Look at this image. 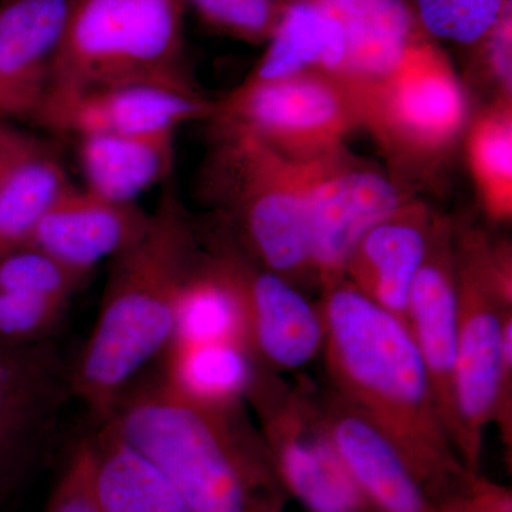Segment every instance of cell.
I'll use <instances>...</instances> for the list:
<instances>
[{
  "instance_id": "cell-1",
  "label": "cell",
  "mask_w": 512,
  "mask_h": 512,
  "mask_svg": "<svg viewBox=\"0 0 512 512\" xmlns=\"http://www.w3.org/2000/svg\"><path fill=\"white\" fill-rule=\"evenodd\" d=\"M322 352L332 392L382 431L434 503L470 483L451 443L409 326L348 281L323 291Z\"/></svg>"
},
{
  "instance_id": "cell-2",
  "label": "cell",
  "mask_w": 512,
  "mask_h": 512,
  "mask_svg": "<svg viewBox=\"0 0 512 512\" xmlns=\"http://www.w3.org/2000/svg\"><path fill=\"white\" fill-rule=\"evenodd\" d=\"M156 468L192 512H284L285 493L244 406L215 407L143 373L97 421Z\"/></svg>"
},
{
  "instance_id": "cell-3",
  "label": "cell",
  "mask_w": 512,
  "mask_h": 512,
  "mask_svg": "<svg viewBox=\"0 0 512 512\" xmlns=\"http://www.w3.org/2000/svg\"><path fill=\"white\" fill-rule=\"evenodd\" d=\"M200 258L197 222L168 185L140 237L110 259L96 323L69 367L70 392L96 423L170 345L178 296Z\"/></svg>"
},
{
  "instance_id": "cell-4",
  "label": "cell",
  "mask_w": 512,
  "mask_h": 512,
  "mask_svg": "<svg viewBox=\"0 0 512 512\" xmlns=\"http://www.w3.org/2000/svg\"><path fill=\"white\" fill-rule=\"evenodd\" d=\"M202 198L239 244L293 285L312 281L308 165L237 128L215 124L200 174Z\"/></svg>"
},
{
  "instance_id": "cell-5",
  "label": "cell",
  "mask_w": 512,
  "mask_h": 512,
  "mask_svg": "<svg viewBox=\"0 0 512 512\" xmlns=\"http://www.w3.org/2000/svg\"><path fill=\"white\" fill-rule=\"evenodd\" d=\"M184 10L183 0H72L46 97L121 86L204 97L185 59Z\"/></svg>"
},
{
  "instance_id": "cell-6",
  "label": "cell",
  "mask_w": 512,
  "mask_h": 512,
  "mask_svg": "<svg viewBox=\"0 0 512 512\" xmlns=\"http://www.w3.org/2000/svg\"><path fill=\"white\" fill-rule=\"evenodd\" d=\"M457 357L454 370V447L467 470L480 474L484 434L511 414L512 359L504 332L512 318L511 248L484 232L456 229Z\"/></svg>"
},
{
  "instance_id": "cell-7",
  "label": "cell",
  "mask_w": 512,
  "mask_h": 512,
  "mask_svg": "<svg viewBox=\"0 0 512 512\" xmlns=\"http://www.w3.org/2000/svg\"><path fill=\"white\" fill-rule=\"evenodd\" d=\"M360 113L403 185V177L427 175L450 156L466 134L470 103L450 57L423 36L366 94Z\"/></svg>"
},
{
  "instance_id": "cell-8",
  "label": "cell",
  "mask_w": 512,
  "mask_h": 512,
  "mask_svg": "<svg viewBox=\"0 0 512 512\" xmlns=\"http://www.w3.org/2000/svg\"><path fill=\"white\" fill-rule=\"evenodd\" d=\"M247 402L288 497L311 512H372L333 443L315 390L261 367Z\"/></svg>"
},
{
  "instance_id": "cell-9",
  "label": "cell",
  "mask_w": 512,
  "mask_h": 512,
  "mask_svg": "<svg viewBox=\"0 0 512 512\" xmlns=\"http://www.w3.org/2000/svg\"><path fill=\"white\" fill-rule=\"evenodd\" d=\"M214 124L237 128L282 156L309 161L346 146L362 127L353 94L326 74L247 79L214 103Z\"/></svg>"
},
{
  "instance_id": "cell-10",
  "label": "cell",
  "mask_w": 512,
  "mask_h": 512,
  "mask_svg": "<svg viewBox=\"0 0 512 512\" xmlns=\"http://www.w3.org/2000/svg\"><path fill=\"white\" fill-rule=\"evenodd\" d=\"M202 251L241 306L252 355L271 372L296 370L322 352V313L298 286L245 251L224 221L197 224Z\"/></svg>"
},
{
  "instance_id": "cell-11",
  "label": "cell",
  "mask_w": 512,
  "mask_h": 512,
  "mask_svg": "<svg viewBox=\"0 0 512 512\" xmlns=\"http://www.w3.org/2000/svg\"><path fill=\"white\" fill-rule=\"evenodd\" d=\"M306 165L312 278L326 291L345 281L357 241L414 195L346 146Z\"/></svg>"
},
{
  "instance_id": "cell-12",
  "label": "cell",
  "mask_w": 512,
  "mask_h": 512,
  "mask_svg": "<svg viewBox=\"0 0 512 512\" xmlns=\"http://www.w3.org/2000/svg\"><path fill=\"white\" fill-rule=\"evenodd\" d=\"M457 313L456 227L444 215L434 214L429 247L410 289L406 323L453 446Z\"/></svg>"
},
{
  "instance_id": "cell-13",
  "label": "cell",
  "mask_w": 512,
  "mask_h": 512,
  "mask_svg": "<svg viewBox=\"0 0 512 512\" xmlns=\"http://www.w3.org/2000/svg\"><path fill=\"white\" fill-rule=\"evenodd\" d=\"M214 101L147 86L106 87L46 97L33 123L86 136L177 133L190 121L210 119Z\"/></svg>"
},
{
  "instance_id": "cell-14",
  "label": "cell",
  "mask_w": 512,
  "mask_h": 512,
  "mask_svg": "<svg viewBox=\"0 0 512 512\" xmlns=\"http://www.w3.org/2000/svg\"><path fill=\"white\" fill-rule=\"evenodd\" d=\"M148 218L136 202L113 201L69 183L43 212L28 245L90 278L100 262L140 237Z\"/></svg>"
},
{
  "instance_id": "cell-15",
  "label": "cell",
  "mask_w": 512,
  "mask_h": 512,
  "mask_svg": "<svg viewBox=\"0 0 512 512\" xmlns=\"http://www.w3.org/2000/svg\"><path fill=\"white\" fill-rule=\"evenodd\" d=\"M72 0H0V120L35 119Z\"/></svg>"
},
{
  "instance_id": "cell-16",
  "label": "cell",
  "mask_w": 512,
  "mask_h": 512,
  "mask_svg": "<svg viewBox=\"0 0 512 512\" xmlns=\"http://www.w3.org/2000/svg\"><path fill=\"white\" fill-rule=\"evenodd\" d=\"M323 414L343 463L372 512H443L400 451L338 394L322 396Z\"/></svg>"
},
{
  "instance_id": "cell-17",
  "label": "cell",
  "mask_w": 512,
  "mask_h": 512,
  "mask_svg": "<svg viewBox=\"0 0 512 512\" xmlns=\"http://www.w3.org/2000/svg\"><path fill=\"white\" fill-rule=\"evenodd\" d=\"M434 212L410 198L357 241L345 281L384 311L406 322L414 278L429 247Z\"/></svg>"
},
{
  "instance_id": "cell-18",
  "label": "cell",
  "mask_w": 512,
  "mask_h": 512,
  "mask_svg": "<svg viewBox=\"0 0 512 512\" xmlns=\"http://www.w3.org/2000/svg\"><path fill=\"white\" fill-rule=\"evenodd\" d=\"M67 396L69 367L52 342L25 348L0 343V457L20 460L49 430Z\"/></svg>"
},
{
  "instance_id": "cell-19",
  "label": "cell",
  "mask_w": 512,
  "mask_h": 512,
  "mask_svg": "<svg viewBox=\"0 0 512 512\" xmlns=\"http://www.w3.org/2000/svg\"><path fill=\"white\" fill-rule=\"evenodd\" d=\"M338 20L346 56L339 82L362 103L406 55L421 29L407 0H320ZM362 114V113H360Z\"/></svg>"
},
{
  "instance_id": "cell-20",
  "label": "cell",
  "mask_w": 512,
  "mask_h": 512,
  "mask_svg": "<svg viewBox=\"0 0 512 512\" xmlns=\"http://www.w3.org/2000/svg\"><path fill=\"white\" fill-rule=\"evenodd\" d=\"M160 362L158 372L171 389L215 407L244 406L261 369L239 342H171Z\"/></svg>"
},
{
  "instance_id": "cell-21",
  "label": "cell",
  "mask_w": 512,
  "mask_h": 512,
  "mask_svg": "<svg viewBox=\"0 0 512 512\" xmlns=\"http://www.w3.org/2000/svg\"><path fill=\"white\" fill-rule=\"evenodd\" d=\"M174 133L79 138V160L89 190L119 202H136L174 167Z\"/></svg>"
},
{
  "instance_id": "cell-22",
  "label": "cell",
  "mask_w": 512,
  "mask_h": 512,
  "mask_svg": "<svg viewBox=\"0 0 512 512\" xmlns=\"http://www.w3.org/2000/svg\"><path fill=\"white\" fill-rule=\"evenodd\" d=\"M345 56V36L328 8L320 0H292L248 77L264 80L318 72L339 82Z\"/></svg>"
},
{
  "instance_id": "cell-23",
  "label": "cell",
  "mask_w": 512,
  "mask_h": 512,
  "mask_svg": "<svg viewBox=\"0 0 512 512\" xmlns=\"http://www.w3.org/2000/svg\"><path fill=\"white\" fill-rule=\"evenodd\" d=\"M92 434L94 488L103 512H192L173 485L104 424Z\"/></svg>"
},
{
  "instance_id": "cell-24",
  "label": "cell",
  "mask_w": 512,
  "mask_h": 512,
  "mask_svg": "<svg viewBox=\"0 0 512 512\" xmlns=\"http://www.w3.org/2000/svg\"><path fill=\"white\" fill-rule=\"evenodd\" d=\"M467 158L485 214L512 217V99L498 97L468 121Z\"/></svg>"
},
{
  "instance_id": "cell-25",
  "label": "cell",
  "mask_w": 512,
  "mask_h": 512,
  "mask_svg": "<svg viewBox=\"0 0 512 512\" xmlns=\"http://www.w3.org/2000/svg\"><path fill=\"white\" fill-rule=\"evenodd\" d=\"M59 158L43 143L0 185V259L26 247L43 212L69 184Z\"/></svg>"
},
{
  "instance_id": "cell-26",
  "label": "cell",
  "mask_w": 512,
  "mask_h": 512,
  "mask_svg": "<svg viewBox=\"0 0 512 512\" xmlns=\"http://www.w3.org/2000/svg\"><path fill=\"white\" fill-rule=\"evenodd\" d=\"M171 342H239L248 346L237 296L202 247L200 261L178 296Z\"/></svg>"
},
{
  "instance_id": "cell-27",
  "label": "cell",
  "mask_w": 512,
  "mask_h": 512,
  "mask_svg": "<svg viewBox=\"0 0 512 512\" xmlns=\"http://www.w3.org/2000/svg\"><path fill=\"white\" fill-rule=\"evenodd\" d=\"M427 36L468 49L476 45L512 0H407Z\"/></svg>"
},
{
  "instance_id": "cell-28",
  "label": "cell",
  "mask_w": 512,
  "mask_h": 512,
  "mask_svg": "<svg viewBox=\"0 0 512 512\" xmlns=\"http://www.w3.org/2000/svg\"><path fill=\"white\" fill-rule=\"evenodd\" d=\"M89 281L42 249L26 245L0 259V291L72 301Z\"/></svg>"
},
{
  "instance_id": "cell-29",
  "label": "cell",
  "mask_w": 512,
  "mask_h": 512,
  "mask_svg": "<svg viewBox=\"0 0 512 512\" xmlns=\"http://www.w3.org/2000/svg\"><path fill=\"white\" fill-rule=\"evenodd\" d=\"M183 3L208 28L249 45L268 43L288 5L281 0H183Z\"/></svg>"
},
{
  "instance_id": "cell-30",
  "label": "cell",
  "mask_w": 512,
  "mask_h": 512,
  "mask_svg": "<svg viewBox=\"0 0 512 512\" xmlns=\"http://www.w3.org/2000/svg\"><path fill=\"white\" fill-rule=\"evenodd\" d=\"M69 306L59 299L0 291V343L25 348L52 342Z\"/></svg>"
},
{
  "instance_id": "cell-31",
  "label": "cell",
  "mask_w": 512,
  "mask_h": 512,
  "mask_svg": "<svg viewBox=\"0 0 512 512\" xmlns=\"http://www.w3.org/2000/svg\"><path fill=\"white\" fill-rule=\"evenodd\" d=\"M45 512H103L94 488L92 434L74 444L47 500Z\"/></svg>"
},
{
  "instance_id": "cell-32",
  "label": "cell",
  "mask_w": 512,
  "mask_h": 512,
  "mask_svg": "<svg viewBox=\"0 0 512 512\" xmlns=\"http://www.w3.org/2000/svg\"><path fill=\"white\" fill-rule=\"evenodd\" d=\"M476 76L493 90V99H512V3L480 40L468 47Z\"/></svg>"
},
{
  "instance_id": "cell-33",
  "label": "cell",
  "mask_w": 512,
  "mask_h": 512,
  "mask_svg": "<svg viewBox=\"0 0 512 512\" xmlns=\"http://www.w3.org/2000/svg\"><path fill=\"white\" fill-rule=\"evenodd\" d=\"M443 512H512L508 488L474 474L463 493L441 505Z\"/></svg>"
},
{
  "instance_id": "cell-34",
  "label": "cell",
  "mask_w": 512,
  "mask_h": 512,
  "mask_svg": "<svg viewBox=\"0 0 512 512\" xmlns=\"http://www.w3.org/2000/svg\"><path fill=\"white\" fill-rule=\"evenodd\" d=\"M37 143V138L12 126L9 121L0 120V185Z\"/></svg>"
},
{
  "instance_id": "cell-35",
  "label": "cell",
  "mask_w": 512,
  "mask_h": 512,
  "mask_svg": "<svg viewBox=\"0 0 512 512\" xmlns=\"http://www.w3.org/2000/svg\"><path fill=\"white\" fill-rule=\"evenodd\" d=\"M19 467V460L0 457V500L8 493L16 477V470Z\"/></svg>"
},
{
  "instance_id": "cell-36",
  "label": "cell",
  "mask_w": 512,
  "mask_h": 512,
  "mask_svg": "<svg viewBox=\"0 0 512 512\" xmlns=\"http://www.w3.org/2000/svg\"><path fill=\"white\" fill-rule=\"evenodd\" d=\"M281 2L289 3L292 2V0H281Z\"/></svg>"
}]
</instances>
